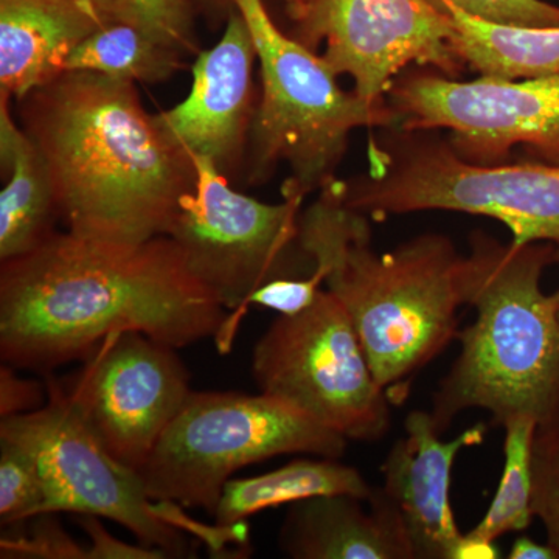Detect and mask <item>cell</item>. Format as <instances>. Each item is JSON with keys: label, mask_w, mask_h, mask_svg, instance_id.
Listing matches in <instances>:
<instances>
[{"label": "cell", "mask_w": 559, "mask_h": 559, "mask_svg": "<svg viewBox=\"0 0 559 559\" xmlns=\"http://www.w3.org/2000/svg\"><path fill=\"white\" fill-rule=\"evenodd\" d=\"M444 5L454 22L452 47L460 60L479 75L507 80L559 75V27L491 24Z\"/></svg>", "instance_id": "20"}, {"label": "cell", "mask_w": 559, "mask_h": 559, "mask_svg": "<svg viewBox=\"0 0 559 559\" xmlns=\"http://www.w3.org/2000/svg\"><path fill=\"white\" fill-rule=\"evenodd\" d=\"M16 103L70 234L120 245L168 234L197 189V165L143 106L138 84L69 70Z\"/></svg>", "instance_id": "2"}, {"label": "cell", "mask_w": 559, "mask_h": 559, "mask_svg": "<svg viewBox=\"0 0 559 559\" xmlns=\"http://www.w3.org/2000/svg\"><path fill=\"white\" fill-rule=\"evenodd\" d=\"M191 0H119L120 21L132 22L186 57L200 53Z\"/></svg>", "instance_id": "24"}, {"label": "cell", "mask_w": 559, "mask_h": 559, "mask_svg": "<svg viewBox=\"0 0 559 559\" xmlns=\"http://www.w3.org/2000/svg\"><path fill=\"white\" fill-rule=\"evenodd\" d=\"M57 513L32 518L31 535H3L2 558L90 559V547L81 546L61 527Z\"/></svg>", "instance_id": "26"}, {"label": "cell", "mask_w": 559, "mask_h": 559, "mask_svg": "<svg viewBox=\"0 0 559 559\" xmlns=\"http://www.w3.org/2000/svg\"><path fill=\"white\" fill-rule=\"evenodd\" d=\"M186 55L128 21H109L83 40L66 62L110 79L154 84L170 80L186 66Z\"/></svg>", "instance_id": "21"}, {"label": "cell", "mask_w": 559, "mask_h": 559, "mask_svg": "<svg viewBox=\"0 0 559 559\" xmlns=\"http://www.w3.org/2000/svg\"><path fill=\"white\" fill-rule=\"evenodd\" d=\"M506 428V463L498 492L491 506L469 535L495 543L510 532H522L532 524V450L535 419L516 417L503 423Z\"/></svg>", "instance_id": "22"}, {"label": "cell", "mask_w": 559, "mask_h": 559, "mask_svg": "<svg viewBox=\"0 0 559 559\" xmlns=\"http://www.w3.org/2000/svg\"><path fill=\"white\" fill-rule=\"evenodd\" d=\"M252 374L261 393L347 440L378 441L388 433L392 403L352 319L329 289L308 310L272 323L253 348Z\"/></svg>", "instance_id": "10"}, {"label": "cell", "mask_w": 559, "mask_h": 559, "mask_svg": "<svg viewBox=\"0 0 559 559\" xmlns=\"http://www.w3.org/2000/svg\"><path fill=\"white\" fill-rule=\"evenodd\" d=\"M289 36L316 51L359 97L384 103L396 76L412 66L459 79L454 22L443 0H285Z\"/></svg>", "instance_id": "12"}, {"label": "cell", "mask_w": 559, "mask_h": 559, "mask_svg": "<svg viewBox=\"0 0 559 559\" xmlns=\"http://www.w3.org/2000/svg\"><path fill=\"white\" fill-rule=\"evenodd\" d=\"M381 466L384 484L370 498L399 525L412 559H454L463 533L450 506L452 466L459 452L480 444L484 423L441 440L430 412L412 411Z\"/></svg>", "instance_id": "15"}, {"label": "cell", "mask_w": 559, "mask_h": 559, "mask_svg": "<svg viewBox=\"0 0 559 559\" xmlns=\"http://www.w3.org/2000/svg\"><path fill=\"white\" fill-rule=\"evenodd\" d=\"M532 511L559 558V428L536 429L533 439Z\"/></svg>", "instance_id": "25"}, {"label": "cell", "mask_w": 559, "mask_h": 559, "mask_svg": "<svg viewBox=\"0 0 559 559\" xmlns=\"http://www.w3.org/2000/svg\"><path fill=\"white\" fill-rule=\"evenodd\" d=\"M198 14L207 17L210 24L219 25L226 24L227 20L235 10L237 3L235 0H191Z\"/></svg>", "instance_id": "32"}, {"label": "cell", "mask_w": 559, "mask_h": 559, "mask_svg": "<svg viewBox=\"0 0 559 559\" xmlns=\"http://www.w3.org/2000/svg\"><path fill=\"white\" fill-rule=\"evenodd\" d=\"M257 50L248 22L235 10L223 36L194 61L186 100L157 114L165 130L189 151L207 157L230 180L245 171L255 114L253 66Z\"/></svg>", "instance_id": "14"}, {"label": "cell", "mask_w": 559, "mask_h": 559, "mask_svg": "<svg viewBox=\"0 0 559 559\" xmlns=\"http://www.w3.org/2000/svg\"><path fill=\"white\" fill-rule=\"evenodd\" d=\"M109 21L117 20L90 0H0V92L20 102L50 83Z\"/></svg>", "instance_id": "16"}, {"label": "cell", "mask_w": 559, "mask_h": 559, "mask_svg": "<svg viewBox=\"0 0 559 559\" xmlns=\"http://www.w3.org/2000/svg\"><path fill=\"white\" fill-rule=\"evenodd\" d=\"M255 43L261 91L245 162L246 183L261 186L286 165L282 197L307 200L336 179L349 135L396 124L388 103L342 90L319 53L280 31L264 0H235Z\"/></svg>", "instance_id": "5"}, {"label": "cell", "mask_w": 559, "mask_h": 559, "mask_svg": "<svg viewBox=\"0 0 559 559\" xmlns=\"http://www.w3.org/2000/svg\"><path fill=\"white\" fill-rule=\"evenodd\" d=\"M367 171L342 180L345 204L370 219L450 210L506 224L513 245L559 248V165L473 164L437 130L381 128L370 135Z\"/></svg>", "instance_id": "6"}, {"label": "cell", "mask_w": 559, "mask_h": 559, "mask_svg": "<svg viewBox=\"0 0 559 559\" xmlns=\"http://www.w3.org/2000/svg\"><path fill=\"white\" fill-rule=\"evenodd\" d=\"M370 221L345 204L336 178L301 210L300 241L358 331L374 378L400 406L414 374L457 337L465 257L440 234L378 252Z\"/></svg>", "instance_id": "3"}, {"label": "cell", "mask_w": 559, "mask_h": 559, "mask_svg": "<svg viewBox=\"0 0 559 559\" xmlns=\"http://www.w3.org/2000/svg\"><path fill=\"white\" fill-rule=\"evenodd\" d=\"M385 103L393 128L448 131L455 153L473 164H506L521 146L533 159L559 165V75L459 81L412 66L393 81Z\"/></svg>", "instance_id": "11"}, {"label": "cell", "mask_w": 559, "mask_h": 559, "mask_svg": "<svg viewBox=\"0 0 559 559\" xmlns=\"http://www.w3.org/2000/svg\"><path fill=\"white\" fill-rule=\"evenodd\" d=\"M555 261L559 248L551 242L471 237L463 282L476 320L459 331L460 356L432 396L430 417L441 436L468 409L488 411L496 425L528 417L538 429L559 428V318L540 290Z\"/></svg>", "instance_id": "4"}, {"label": "cell", "mask_w": 559, "mask_h": 559, "mask_svg": "<svg viewBox=\"0 0 559 559\" xmlns=\"http://www.w3.org/2000/svg\"><path fill=\"white\" fill-rule=\"evenodd\" d=\"M551 299H554L555 308H557V314L559 318V290H557L555 294H551Z\"/></svg>", "instance_id": "35"}, {"label": "cell", "mask_w": 559, "mask_h": 559, "mask_svg": "<svg viewBox=\"0 0 559 559\" xmlns=\"http://www.w3.org/2000/svg\"><path fill=\"white\" fill-rule=\"evenodd\" d=\"M510 559H558L557 554L550 546H539L535 540L525 538H518L511 547Z\"/></svg>", "instance_id": "33"}, {"label": "cell", "mask_w": 559, "mask_h": 559, "mask_svg": "<svg viewBox=\"0 0 559 559\" xmlns=\"http://www.w3.org/2000/svg\"><path fill=\"white\" fill-rule=\"evenodd\" d=\"M337 460H294L261 476L230 479L213 511L216 527L235 528L260 511L314 496L353 495L369 499L373 491L369 481L358 469Z\"/></svg>", "instance_id": "19"}, {"label": "cell", "mask_w": 559, "mask_h": 559, "mask_svg": "<svg viewBox=\"0 0 559 559\" xmlns=\"http://www.w3.org/2000/svg\"><path fill=\"white\" fill-rule=\"evenodd\" d=\"M90 2H94L95 5L100 7V9L105 10L114 20L120 21L119 0H90Z\"/></svg>", "instance_id": "34"}, {"label": "cell", "mask_w": 559, "mask_h": 559, "mask_svg": "<svg viewBox=\"0 0 559 559\" xmlns=\"http://www.w3.org/2000/svg\"><path fill=\"white\" fill-rule=\"evenodd\" d=\"M176 349L140 331L112 333L62 385L103 447L138 473L191 392Z\"/></svg>", "instance_id": "13"}, {"label": "cell", "mask_w": 559, "mask_h": 559, "mask_svg": "<svg viewBox=\"0 0 559 559\" xmlns=\"http://www.w3.org/2000/svg\"><path fill=\"white\" fill-rule=\"evenodd\" d=\"M44 406V388L39 382L24 380L14 367L0 369V419L28 414Z\"/></svg>", "instance_id": "29"}, {"label": "cell", "mask_w": 559, "mask_h": 559, "mask_svg": "<svg viewBox=\"0 0 559 559\" xmlns=\"http://www.w3.org/2000/svg\"><path fill=\"white\" fill-rule=\"evenodd\" d=\"M46 389L40 409L0 421V437L17 441L38 460L47 491L44 513L106 518L170 558L189 549L186 530L218 544L215 525L202 527L182 507L150 498L140 473L103 447L60 382L49 378Z\"/></svg>", "instance_id": "8"}, {"label": "cell", "mask_w": 559, "mask_h": 559, "mask_svg": "<svg viewBox=\"0 0 559 559\" xmlns=\"http://www.w3.org/2000/svg\"><path fill=\"white\" fill-rule=\"evenodd\" d=\"M0 92V261L20 259L44 245L60 219L53 180L43 154Z\"/></svg>", "instance_id": "18"}, {"label": "cell", "mask_w": 559, "mask_h": 559, "mask_svg": "<svg viewBox=\"0 0 559 559\" xmlns=\"http://www.w3.org/2000/svg\"><path fill=\"white\" fill-rule=\"evenodd\" d=\"M322 272L314 270L310 277L272 280L250 296L249 305L266 308L280 316H296L314 304L322 290Z\"/></svg>", "instance_id": "28"}, {"label": "cell", "mask_w": 559, "mask_h": 559, "mask_svg": "<svg viewBox=\"0 0 559 559\" xmlns=\"http://www.w3.org/2000/svg\"><path fill=\"white\" fill-rule=\"evenodd\" d=\"M80 525L91 538L90 559H162L170 558L164 550L121 543L103 527L97 516H81Z\"/></svg>", "instance_id": "30"}, {"label": "cell", "mask_w": 559, "mask_h": 559, "mask_svg": "<svg viewBox=\"0 0 559 559\" xmlns=\"http://www.w3.org/2000/svg\"><path fill=\"white\" fill-rule=\"evenodd\" d=\"M476 20L521 28L559 27V5L546 0H443Z\"/></svg>", "instance_id": "27"}, {"label": "cell", "mask_w": 559, "mask_h": 559, "mask_svg": "<svg viewBox=\"0 0 559 559\" xmlns=\"http://www.w3.org/2000/svg\"><path fill=\"white\" fill-rule=\"evenodd\" d=\"M499 558V551L495 543L474 538L469 533L462 536L454 559H496Z\"/></svg>", "instance_id": "31"}, {"label": "cell", "mask_w": 559, "mask_h": 559, "mask_svg": "<svg viewBox=\"0 0 559 559\" xmlns=\"http://www.w3.org/2000/svg\"><path fill=\"white\" fill-rule=\"evenodd\" d=\"M47 491L38 460L17 441L0 437V522L31 521L46 511Z\"/></svg>", "instance_id": "23"}, {"label": "cell", "mask_w": 559, "mask_h": 559, "mask_svg": "<svg viewBox=\"0 0 559 559\" xmlns=\"http://www.w3.org/2000/svg\"><path fill=\"white\" fill-rule=\"evenodd\" d=\"M226 320L167 235L120 245L55 231L0 267V353L14 369L81 359L120 331L189 347L218 336Z\"/></svg>", "instance_id": "1"}, {"label": "cell", "mask_w": 559, "mask_h": 559, "mask_svg": "<svg viewBox=\"0 0 559 559\" xmlns=\"http://www.w3.org/2000/svg\"><path fill=\"white\" fill-rule=\"evenodd\" d=\"M347 441L266 393L190 392L140 477L151 499L213 514L237 471L285 454L341 459Z\"/></svg>", "instance_id": "7"}, {"label": "cell", "mask_w": 559, "mask_h": 559, "mask_svg": "<svg viewBox=\"0 0 559 559\" xmlns=\"http://www.w3.org/2000/svg\"><path fill=\"white\" fill-rule=\"evenodd\" d=\"M191 159L197 189L183 201L167 237L182 250L190 271L231 310L221 334L230 322L235 329L261 286L310 277L316 264L300 241L304 198L266 204L235 190L207 157Z\"/></svg>", "instance_id": "9"}, {"label": "cell", "mask_w": 559, "mask_h": 559, "mask_svg": "<svg viewBox=\"0 0 559 559\" xmlns=\"http://www.w3.org/2000/svg\"><path fill=\"white\" fill-rule=\"evenodd\" d=\"M278 544L294 559H412L388 511L377 500L353 495L289 503Z\"/></svg>", "instance_id": "17"}]
</instances>
